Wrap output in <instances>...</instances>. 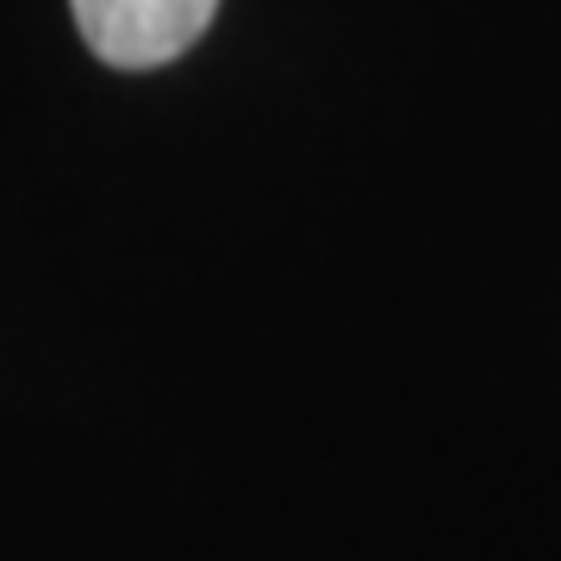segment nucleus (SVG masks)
<instances>
[{"label": "nucleus", "mask_w": 561, "mask_h": 561, "mask_svg": "<svg viewBox=\"0 0 561 561\" xmlns=\"http://www.w3.org/2000/svg\"><path fill=\"white\" fill-rule=\"evenodd\" d=\"M88 50L113 69H157L201 38L219 0H69Z\"/></svg>", "instance_id": "obj_1"}]
</instances>
